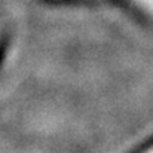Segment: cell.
<instances>
[{"label": "cell", "instance_id": "6da1fadb", "mask_svg": "<svg viewBox=\"0 0 153 153\" xmlns=\"http://www.w3.org/2000/svg\"><path fill=\"white\" fill-rule=\"evenodd\" d=\"M137 3H140L141 6H144L147 10L153 12V0H135Z\"/></svg>", "mask_w": 153, "mask_h": 153}]
</instances>
